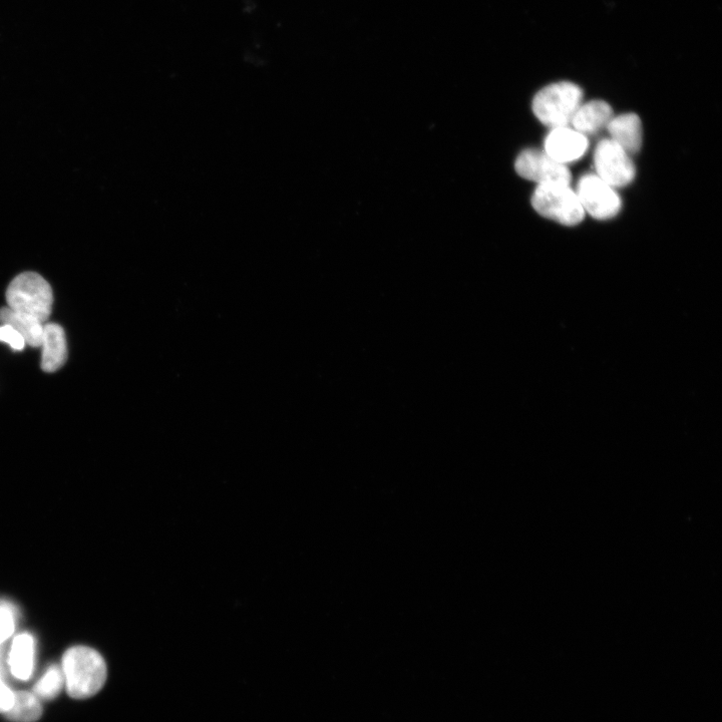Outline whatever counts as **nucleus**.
I'll return each instance as SVG.
<instances>
[{
    "label": "nucleus",
    "instance_id": "10",
    "mask_svg": "<svg viewBox=\"0 0 722 722\" xmlns=\"http://www.w3.org/2000/svg\"><path fill=\"white\" fill-rule=\"evenodd\" d=\"M36 657V641L30 633H21L13 640L8 664L12 675L27 681L31 678Z\"/></svg>",
    "mask_w": 722,
    "mask_h": 722
},
{
    "label": "nucleus",
    "instance_id": "7",
    "mask_svg": "<svg viewBox=\"0 0 722 722\" xmlns=\"http://www.w3.org/2000/svg\"><path fill=\"white\" fill-rule=\"evenodd\" d=\"M515 168L521 177L539 184L569 186L572 180L571 172L564 164L540 150L523 151L516 160Z\"/></svg>",
    "mask_w": 722,
    "mask_h": 722
},
{
    "label": "nucleus",
    "instance_id": "11",
    "mask_svg": "<svg viewBox=\"0 0 722 722\" xmlns=\"http://www.w3.org/2000/svg\"><path fill=\"white\" fill-rule=\"evenodd\" d=\"M612 141L617 143L628 155L639 152L642 145V126L635 114H625L612 120L607 125Z\"/></svg>",
    "mask_w": 722,
    "mask_h": 722
},
{
    "label": "nucleus",
    "instance_id": "2",
    "mask_svg": "<svg viewBox=\"0 0 722 722\" xmlns=\"http://www.w3.org/2000/svg\"><path fill=\"white\" fill-rule=\"evenodd\" d=\"M583 99L575 84L561 82L542 89L533 100V112L545 126L566 128L577 113Z\"/></svg>",
    "mask_w": 722,
    "mask_h": 722
},
{
    "label": "nucleus",
    "instance_id": "14",
    "mask_svg": "<svg viewBox=\"0 0 722 722\" xmlns=\"http://www.w3.org/2000/svg\"><path fill=\"white\" fill-rule=\"evenodd\" d=\"M43 714L41 699L34 692L15 691V702L12 709L5 714L14 722H36Z\"/></svg>",
    "mask_w": 722,
    "mask_h": 722
},
{
    "label": "nucleus",
    "instance_id": "13",
    "mask_svg": "<svg viewBox=\"0 0 722 722\" xmlns=\"http://www.w3.org/2000/svg\"><path fill=\"white\" fill-rule=\"evenodd\" d=\"M0 322L14 327L31 346L40 347L42 345L44 326L37 319L5 307L0 309Z\"/></svg>",
    "mask_w": 722,
    "mask_h": 722
},
{
    "label": "nucleus",
    "instance_id": "12",
    "mask_svg": "<svg viewBox=\"0 0 722 722\" xmlns=\"http://www.w3.org/2000/svg\"><path fill=\"white\" fill-rule=\"evenodd\" d=\"M612 118L613 110L607 103L592 101L580 106L572 124L578 133L585 136L597 133L607 127Z\"/></svg>",
    "mask_w": 722,
    "mask_h": 722
},
{
    "label": "nucleus",
    "instance_id": "18",
    "mask_svg": "<svg viewBox=\"0 0 722 722\" xmlns=\"http://www.w3.org/2000/svg\"><path fill=\"white\" fill-rule=\"evenodd\" d=\"M14 702L15 691L7 683L5 673L0 672V713L7 714Z\"/></svg>",
    "mask_w": 722,
    "mask_h": 722
},
{
    "label": "nucleus",
    "instance_id": "15",
    "mask_svg": "<svg viewBox=\"0 0 722 722\" xmlns=\"http://www.w3.org/2000/svg\"><path fill=\"white\" fill-rule=\"evenodd\" d=\"M65 687V678L62 668L53 665L47 669L43 677L36 683L34 693L41 700H53L59 696Z\"/></svg>",
    "mask_w": 722,
    "mask_h": 722
},
{
    "label": "nucleus",
    "instance_id": "6",
    "mask_svg": "<svg viewBox=\"0 0 722 722\" xmlns=\"http://www.w3.org/2000/svg\"><path fill=\"white\" fill-rule=\"evenodd\" d=\"M577 193L583 209L596 219L613 218L621 209L617 193L598 176H583L578 183Z\"/></svg>",
    "mask_w": 722,
    "mask_h": 722
},
{
    "label": "nucleus",
    "instance_id": "9",
    "mask_svg": "<svg viewBox=\"0 0 722 722\" xmlns=\"http://www.w3.org/2000/svg\"><path fill=\"white\" fill-rule=\"evenodd\" d=\"M42 369L46 373L59 371L68 358V346L65 330L56 323L44 326Z\"/></svg>",
    "mask_w": 722,
    "mask_h": 722
},
{
    "label": "nucleus",
    "instance_id": "5",
    "mask_svg": "<svg viewBox=\"0 0 722 722\" xmlns=\"http://www.w3.org/2000/svg\"><path fill=\"white\" fill-rule=\"evenodd\" d=\"M596 171L611 187H623L635 177V166L629 155L614 141H601L594 155Z\"/></svg>",
    "mask_w": 722,
    "mask_h": 722
},
{
    "label": "nucleus",
    "instance_id": "16",
    "mask_svg": "<svg viewBox=\"0 0 722 722\" xmlns=\"http://www.w3.org/2000/svg\"><path fill=\"white\" fill-rule=\"evenodd\" d=\"M16 621L15 609L10 604H0V647L14 634Z\"/></svg>",
    "mask_w": 722,
    "mask_h": 722
},
{
    "label": "nucleus",
    "instance_id": "17",
    "mask_svg": "<svg viewBox=\"0 0 722 722\" xmlns=\"http://www.w3.org/2000/svg\"><path fill=\"white\" fill-rule=\"evenodd\" d=\"M0 341L8 343L15 350H23L27 344L22 334L8 324L0 326Z\"/></svg>",
    "mask_w": 722,
    "mask_h": 722
},
{
    "label": "nucleus",
    "instance_id": "4",
    "mask_svg": "<svg viewBox=\"0 0 722 722\" xmlns=\"http://www.w3.org/2000/svg\"><path fill=\"white\" fill-rule=\"evenodd\" d=\"M532 205L540 215L567 226L581 223L585 216L577 194L568 185L540 184Z\"/></svg>",
    "mask_w": 722,
    "mask_h": 722
},
{
    "label": "nucleus",
    "instance_id": "3",
    "mask_svg": "<svg viewBox=\"0 0 722 722\" xmlns=\"http://www.w3.org/2000/svg\"><path fill=\"white\" fill-rule=\"evenodd\" d=\"M9 307L41 323L51 316L54 295L49 282L40 274L26 272L16 277L7 290Z\"/></svg>",
    "mask_w": 722,
    "mask_h": 722
},
{
    "label": "nucleus",
    "instance_id": "1",
    "mask_svg": "<svg viewBox=\"0 0 722 722\" xmlns=\"http://www.w3.org/2000/svg\"><path fill=\"white\" fill-rule=\"evenodd\" d=\"M62 671L68 694L75 699L96 695L105 685L108 669L103 656L84 645L69 648L62 660Z\"/></svg>",
    "mask_w": 722,
    "mask_h": 722
},
{
    "label": "nucleus",
    "instance_id": "8",
    "mask_svg": "<svg viewBox=\"0 0 722 722\" xmlns=\"http://www.w3.org/2000/svg\"><path fill=\"white\" fill-rule=\"evenodd\" d=\"M588 147L586 136L567 127L553 129L545 140V152L564 165L579 160Z\"/></svg>",
    "mask_w": 722,
    "mask_h": 722
}]
</instances>
